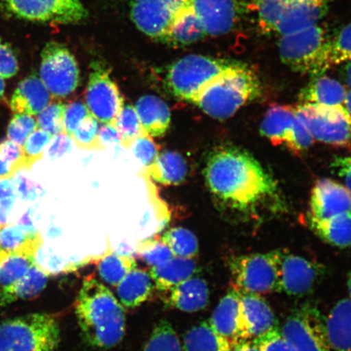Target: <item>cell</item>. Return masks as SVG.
Masks as SVG:
<instances>
[{
    "instance_id": "1",
    "label": "cell",
    "mask_w": 351,
    "mask_h": 351,
    "mask_svg": "<svg viewBox=\"0 0 351 351\" xmlns=\"http://www.w3.org/2000/svg\"><path fill=\"white\" fill-rule=\"evenodd\" d=\"M204 178L210 194L226 212L247 221L282 210L278 184L252 154L223 146L210 153Z\"/></svg>"
},
{
    "instance_id": "2",
    "label": "cell",
    "mask_w": 351,
    "mask_h": 351,
    "mask_svg": "<svg viewBox=\"0 0 351 351\" xmlns=\"http://www.w3.org/2000/svg\"><path fill=\"white\" fill-rule=\"evenodd\" d=\"M75 313L83 339L93 348H112L124 337V308L108 287L91 276L78 293Z\"/></svg>"
},
{
    "instance_id": "3",
    "label": "cell",
    "mask_w": 351,
    "mask_h": 351,
    "mask_svg": "<svg viewBox=\"0 0 351 351\" xmlns=\"http://www.w3.org/2000/svg\"><path fill=\"white\" fill-rule=\"evenodd\" d=\"M260 78L248 65L237 64L215 79L200 92L193 104L208 116L226 120L244 105L261 97Z\"/></svg>"
},
{
    "instance_id": "4",
    "label": "cell",
    "mask_w": 351,
    "mask_h": 351,
    "mask_svg": "<svg viewBox=\"0 0 351 351\" xmlns=\"http://www.w3.org/2000/svg\"><path fill=\"white\" fill-rule=\"evenodd\" d=\"M330 42L326 29L318 25L282 35L278 43L280 60L293 72L322 76L332 66Z\"/></svg>"
},
{
    "instance_id": "5",
    "label": "cell",
    "mask_w": 351,
    "mask_h": 351,
    "mask_svg": "<svg viewBox=\"0 0 351 351\" xmlns=\"http://www.w3.org/2000/svg\"><path fill=\"white\" fill-rule=\"evenodd\" d=\"M332 0H257L254 10L265 33L285 35L318 24Z\"/></svg>"
},
{
    "instance_id": "6",
    "label": "cell",
    "mask_w": 351,
    "mask_h": 351,
    "mask_svg": "<svg viewBox=\"0 0 351 351\" xmlns=\"http://www.w3.org/2000/svg\"><path fill=\"white\" fill-rule=\"evenodd\" d=\"M60 341V324L51 314L22 315L0 324V351H56Z\"/></svg>"
},
{
    "instance_id": "7",
    "label": "cell",
    "mask_w": 351,
    "mask_h": 351,
    "mask_svg": "<svg viewBox=\"0 0 351 351\" xmlns=\"http://www.w3.org/2000/svg\"><path fill=\"white\" fill-rule=\"evenodd\" d=\"M237 62L200 55L187 56L171 66L166 75V86L175 97L193 104L209 83Z\"/></svg>"
},
{
    "instance_id": "8",
    "label": "cell",
    "mask_w": 351,
    "mask_h": 351,
    "mask_svg": "<svg viewBox=\"0 0 351 351\" xmlns=\"http://www.w3.org/2000/svg\"><path fill=\"white\" fill-rule=\"evenodd\" d=\"M279 262L280 250L232 257L230 267L234 288L256 295L279 292Z\"/></svg>"
},
{
    "instance_id": "9",
    "label": "cell",
    "mask_w": 351,
    "mask_h": 351,
    "mask_svg": "<svg viewBox=\"0 0 351 351\" xmlns=\"http://www.w3.org/2000/svg\"><path fill=\"white\" fill-rule=\"evenodd\" d=\"M295 112L317 141L336 147L351 146V121L344 106L301 104Z\"/></svg>"
},
{
    "instance_id": "10",
    "label": "cell",
    "mask_w": 351,
    "mask_h": 351,
    "mask_svg": "<svg viewBox=\"0 0 351 351\" xmlns=\"http://www.w3.org/2000/svg\"><path fill=\"white\" fill-rule=\"evenodd\" d=\"M285 339L297 351H330L326 319L317 306L297 307L280 329Z\"/></svg>"
},
{
    "instance_id": "11",
    "label": "cell",
    "mask_w": 351,
    "mask_h": 351,
    "mask_svg": "<svg viewBox=\"0 0 351 351\" xmlns=\"http://www.w3.org/2000/svg\"><path fill=\"white\" fill-rule=\"evenodd\" d=\"M40 79L51 96L65 98L76 90L80 71L75 57L63 44L50 42L41 53Z\"/></svg>"
},
{
    "instance_id": "12",
    "label": "cell",
    "mask_w": 351,
    "mask_h": 351,
    "mask_svg": "<svg viewBox=\"0 0 351 351\" xmlns=\"http://www.w3.org/2000/svg\"><path fill=\"white\" fill-rule=\"evenodd\" d=\"M19 19L52 24H75L86 19L81 0H1Z\"/></svg>"
},
{
    "instance_id": "13",
    "label": "cell",
    "mask_w": 351,
    "mask_h": 351,
    "mask_svg": "<svg viewBox=\"0 0 351 351\" xmlns=\"http://www.w3.org/2000/svg\"><path fill=\"white\" fill-rule=\"evenodd\" d=\"M86 105L95 120L104 125H115L124 108L119 88L112 80L108 70L99 63L92 66L86 91Z\"/></svg>"
},
{
    "instance_id": "14",
    "label": "cell",
    "mask_w": 351,
    "mask_h": 351,
    "mask_svg": "<svg viewBox=\"0 0 351 351\" xmlns=\"http://www.w3.org/2000/svg\"><path fill=\"white\" fill-rule=\"evenodd\" d=\"M279 292L291 296H305L322 282L326 269L319 263L280 250Z\"/></svg>"
},
{
    "instance_id": "15",
    "label": "cell",
    "mask_w": 351,
    "mask_h": 351,
    "mask_svg": "<svg viewBox=\"0 0 351 351\" xmlns=\"http://www.w3.org/2000/svg\"><path fill=\"white\" fill-rule=\"evenodd\" d=\"M186 0H133L131 19L147 36L165 41Z\"/></svg>"
},
{
    "instance_id": "16",
    "label": "cell",
    "mask_w": 351,
    "mask_h": 351,
    "mask_svg": "<svg viewBox=\"0 0 351 351\" xmlns=\"http://www.w3.org/2000/svg\"><path fill=\"white\" fill-rule=\"evenodd\" d=\"M351 212V193L333 180L320 179L311 191L308 217L324 219Z\"/></svg>"
},
{
    "instance_id": "17",
    "label": "cell",
    "mask_w": 351,
    "mask_h": 351,
    "mask_svg": "<svg viewBox=\"0 0 351 351\" xmlns=\"http://www.w3.org/2000/svg\"><path fill=\"white\" fill-rule=\"evenodd\" d=\"M187 3L210 36L229 33L238 19L234 0H187Z\"/></svg>"
},
{
    "instance_id": "18",
    "label": "cell",
    "mask_w": 351,
    "mask_h": 351,
    "mask_svg": "<svg viewBox=\"0 0 351 351\" xmlns=\"http://www.w3.org/2000/svg\"><path fill=\"white\" fill-rule=\"evenodd\" d=\"M209 324L230 342L250 340L241 306V292L232 287L219 301Z\"/></svg>"
},
{
    "instance_id": "19",
    "label": "cell",
    "mask_w": 351,
    "mask_h": 351,
    "mask_svg": "<svg viewBox=\"0 0 351 351\" xmlns=\"http://www.w3.org/2000/svg\"><path fill=\"white\" fill-rule=\"evenodd\" d=\"M51 95L40 77L29 76L19 82L12 96L10 108L15 114L36 116L50 104Z\"/></svg>"
},
{
    "instance_id": "20",
    "label": "cell",
    "mask_w": 351,
    "mask_h": 351,
    "mask_svg": "<svg viewBox=\"0 0 351 351\" xmlns=\"http://www.w3.org/2000/svg\"><path fill=\"white\" fill-rule=\"evenodd\" d=\"M241 306L250 339L278 327L273 309L260 295L241 293Z\"/></svg>"
},
{
    "instance_id": "21",
    "label": "cell",
    "mask_w": 351,
    "mask_h": 351,
    "mask_svg": "<svg viewBox=\"0 0 351 351\" xmlns=\"http://www.w3.org/2000/svg\"><path fill=\"white\" fill-rule=\"evenodd\" d=\"M134 108L145 131L151 137H163L171 123L170 109L165 101L155 95H144Z\"/></svg>"
},
{
    "instance_id": "22",
    "label": "cell",
    "mask_w": 351,
    "mask_h": 351,
    "mask_svg": "<svg viewBox=\"0 0 351 351\" xmlns=\"http://www.w3.org/2000/svg\"><path fill=\"white\" fill-rule=\"evenodd\" d=\"M209 288L204 279L191 278L171 289L169 304L185 313H197L207 306Z\"/></svg>"
},
{
    "instance_id": "23",
    "label": "cell",
    "mask_w": 351,
    "mask_h": 351,
    "mask_svg": "<svg viewBox=\"0 0 351 351\" xmlns=\"http://www.w3.org/2000/svg\"><path fill=\"white\" fill-rule=\"evenodd\" d=\"M329 346L333 351H351V300L344 298L326 318Z\"/></svg>"
},
{
    "instance_id": "24",
    "label": "cell",
    "mask_w": 351,
    "mask_h": 351,
    "mask_svg": "<svg viewBox=\"0 0 351 351\" xmlns=\"http://www.w3.org/2000/svg\"><path fill=\"white\" fill-rule=\"evenodd\" d=\"M348 94L346 87L335 79L315 77L300 92L301 104L326 105V106H344Z\"/></svg>"
},
{
    "instance_id": "25",
    "label": "cell",
    "mask_w": 351,
    "mask_h": 351,
    "mask_svg": "<svg viewBox=\"0 0 351 351\" xmlns=\"http://www.w3.org/2000/svg\"><path fill=\"white\" fill-rule=\"evenodd\" d=\"M297 119L295 108L273 105L267 110L261 125V134L275 145H285Z\"/></svg>"
},
{
    "instance_id": "26",
    "label": "cell",
    "mask_w": 351,
    "mask_h": 351,
    "mask_svg": "<svg viewBox=\"0 0 351 351\" xmlns=\"http://www.w3.org/2000/svg\"><path fill=\"white\" fill-rule=\"evenodd\" d=\"M47 282L48 275L34 263L23 278L10 287L2 288L0 305L4 306L19 300H33L40 295Z\"/></svg>"
},
{
    "instance_id": "27",
    "label": "cell",
    "mask_w": 351,
    "mask_h": 351,
    "mask_svg": "<svg viewBox=\"0 0 351 351\" xmlns=\"http://www.w3.org/2000/svg\"><path fill=\"white\" fill-rule=\"evenodd\" d=\"M309 226L319 239L333 247L346 248L351 245V212L328 219L307 218Z\"/></svg>"
},
{
    "instance_id": "28",
    "label": "cell",
    "mask_w": 351,
    "mask_h": 351,
    "mask_svg": "<svg viewBox=\"0 0 351 351\" xmlns=\"http://www.w3.org/2000/svg\"><path fill=\"white\" fill-rule=\"evenodd\" d=\"M196 269V262L193 258L173 257L160 265L152 267L150 275L158 289L170 291L176 285L192 278Z\"/></svg>"
},
{
    "instance_id": "29",
    "label": "cell",
    "mask_w": 351,
    "mask_h": 351,
    "mask_svg": "<svg viewBox=\"0 0 351 351\" xmlns=\"http://www.w3.org/2000/svg\"><path fill=\"white\" fill-rule=\"evenodd\" d=\"M150 177L164 186H177L186 181L188 174L186 162L179 153L165 151L149 167Z\"/></svg>"
},
{
    "instance_id": "30",
    "label": "cell",
    "mask_w": 351,
    "mask_h": 351,
    "mask_svg": "<svg viewBox=\"0 0 351 351\" xmlns=\"http://www.w3.org/2000/svg\"><path fill=\"white\" fill-rule=\"evenodd\" d=\"M42 245L39 232L32 234L20 225L0 226V257L19 252L35 256Z\"/></svg>"
},
{
    "instance_id": "31",
    "label": "cell",
    "mask_w": 351,
    "mask_h": 351,
    "mask_svg": "<svg viewBox=\"0 0 351 351\" xmlns=\"http://www.w3.org/2000/svg\"><path fill=\"white\" fill-rule=\"evenodd\" d=\"M207 36L200 21L188 5L187 0L182 10L176 16L171 25L165 43L175 46H186Z\"/></svg>"
},
{
    "instance_id": "32",
    "label": "cell",
    "mask_w": 351,
    "mask_h": 351,
    "mask_svg": "<svg viewBox=\"0 0 351 351\" xmlns=\"http://www.w3.org/2000/svg\"><path fill=\"white\" fill-rule=\"evenodd\" d=\"M152 288L150 273L136 267L117 285V295L121 305L127 308H134L147 300Z\"/></svg>"
},
{
    "instance_id": "33",
    "label": "cell",
    "mask_w": 351,
    "mask_h": 351,
    "mask_svg": "<svg viewBox=\"0 0 351 351\" xmlns=\"http://www.w3.org/2000/svg\"><path fill=\"white\" fill-rule=\"evenodd\" d=\"M231 342L219 335L209 322L193 327L184 337L183 351H230Z\"/></svg>"
},
{
    "instance_id": "34",
    "label": "cell",
    "mask_w": 351,
    "mask_h": 351,
    "mask_svg": "<svg viewBox=\"0 0 351 351\" xmlns=\"http://www.w3.org/2000/svg\"><path fill=\"white\" fill-rule=\"evenodd\" d=\"M133 257L110 251L99 258L98 271L105 282L117 287L131 271L136 269Z\"/></svg>"
},
{
    "instance_id": "35",
    "label": "cell",
    "mask_w": 351,
    "mask_h": 351,
    "mask_svg": "<svg viewBox=\"0 0 351 351\" xmlns=\"http://www.w3.org/2000/svg\"><path fill=\"white\" fill-rule=\"evenodd\" d=\"M34 263V256L26 253H13L0 257V287H10L27 273Z\"/></svg>"
},
{
    "instance_id": "36",
    "label": "cell",
    "mask_w": 351,
    "mask_h": 351,
    "mask_svg": "<svg viewBox=\"0 0 351 351\" xmlns=\"http://www.w3.org/2000/svg\"><path fill=\"white\" fill-rule=\"evenodd\" d=\"M161 239L168 245L174 257L194 258L199 253L196 236L185 228H173L167 231Z\"/></svg>"
},
{
    "instance_id": "37",
    "label": "cell",
    "mask_w": 351,
    "mask_h": 351,
    "mask_svg": "<svg viewBox=\"0 0 351 351\" xmlns=\"http://www.w3.org/2000/svg\"><path fill=\"white\" fill-rule=\"evenodd\" d=\"M115 125L120 134L121 146L128 149L136 140L147 133L139 120L135 108L131 105H126L122 108Z\"/></svg>"
},
{
    "instance_id": "38",
    "label": "cell",
    "mask_w": 351,
    "mask_h": 351,
    "mask_svg": "<svg viewBox=\"0 0 351 351\" xmlns=\"http://www.w3.org/2000/svg\"><path fill=\"white\" fill-rule=\"evenodd\" d=\"M144 351H182L181 342L169 322L160 320L156 324Z\"/></svg>"
},
{
    "instance_id": "39",
    "label": "cell",
    "mask_w": 351,
    "mask_h": 351,
    "mask_svg": "<svg viewBox=\"0 0 351 351\" xmlns=\"http://www.w3.org/2000/svg\"><path fill=\"white\" fill-rule=\"evenodd\" d=\"M99 132L98 121L90 114L79 125L71 138L82 150L103 151L105 147L100 141Z\"/></svg>"
},
{
    "instance_id": "40",
    "label": "cell",
    "mask_w": 351,
    "mask_h": 351,
    "mask_svg": "<svg viewBox=\"0 0 351 351\" xmlns=\"http://www.w3.org/2000/svg\"><path fill=\"white\" fill-rule=\"evenodd\" d=\"M64 108L65 104L60 102L48 105L38 114V129L46 131L51 137L64 134Z\"/></svg>"
},
{
    "instance_id": "41",
    "label": "cell",
    "mask_w": 351,
    "mask_h": 351,
    "mask_svg": "<svg viewBox=\"0 0 351 351\" xmlns=\"http://www.w3.org/2000/svg\"><path fill=\"white\" fill-rule=\"evenodd\" d=\"M138 254L143 261L153 267L162 265L174 257L173 254L162 239H150L139 245Z\"/></svg>"
},
{
    "instance_id": "42",
    "label": "cell",
    "mask_w": 351,
    "mask_h": 351,
    "mask_svg": "<svg viewBox=\"0 0 351 351\" xmlns=\"http://www.w3.org/2000/svg\"><path fill=\"white\" fill-rule=\"evenodd\" d=\"M37 129V121L33 117L15 114L8 126V138L22 147L30 134Z\"/></svg>"
},
{
    "instance_id": "43",
    "label": "cell",
    "mask_w": 351,
    "mask_h": 351,
    "mask_svg": "<svg viewBox=\"0 0 351 351\" xmlns=\"http://www.w3.org/2000/svg\"><path fill=\"white\" fill-rule=\"evenodd\" d=\"M52 137L40 129H37L26 140L22 149H23L24 158L26 167L29 169L35 162L42 159L44 150L51 142Z\"/></svg>"
},
{
    "instance_id": "44",
    "label": "cell",
    "mask_w": 351,
    "mask_h": 351,
    "mask_svg": "<svg viewBox=\"0 0 351 351\" xmlns=\"http://www.w3.org/2000/svg\"><path fill=\"white\" fill-rule=\"evenodd\" d=\"M330 56L332 66L345 63L351 59V23L331 38Z\"/></svg>"
},
{
    "instance_id": "45",
    "label": "cell",
    "mask_w": 351,
    "mask_h": 351,
    "mask_svg": "<svg viewBox=\"0 0 351 351\" xmlns=\"http://www.w3.org/2000/svg\"><path fill=\"white\" fill-rule=\"evenodd\" d=\"M314 142L315 139L308 130L297 117L285 146L296 155H300L313 146Z\"/></svg>"
},
{
    "instance_id": "46",
    "label": "cell",
    "mask_w": 351,
    "mask_h": 351,
    "mask_svg": "<svg viewBox=\"0 0 351 351\" xmlns=\"http://www.w3.org/2000/svg\"><path fill=\"white\" fill-rule=\"evenodd\" d=\"M130 148L136 158L147 168L155 163L159 155L156 144L147 133L136 140Z\"/></svg>"
},
{
    "instance_id": "47",
    "label": "cell",
    "mask_w": 351,
    "mask_h": 351,
    "mask_svg": "<svg viewBox=\"0 0 351 351\" xmlns=\"http://www.w3.org/2000/svg\"><path fill=\"white\" fill-rule=\"evenodd\" d=\"M90 115L86 105L82 102L65 104L64 114V134L71 138L79 125Z\"/></svg>"
},
{
    "instance_id": "48",
    "label": "cell",
    "mask_w": 351,
    "mask_h": 351,
    "mask_svg": "<svg viewBox=\"0 0 351 351\" xmlns=\"http://www.w3.org/2000/svg\"><path fill=\"white\" fill-rule=\"evenodd\" d=\"M261 351H297L285 339L279 328L271 329L256 339H253Z\"/></svg>"
},
{
    "instance_id": "49",
    "label": "cell",
    "mask_w": 351,
    "mask_h": 351,
    "mask_svg": "<svg viewBox=\"0 0 351 351\" xmlns=\"http://www.w3.org/2000/svg\"><path fill=\"white\" fill-rule=\"evenodd\" d=\"M0 160L11 166L15 173L21 169H28L26 167L23 149L10 140L0 143Z\"/></svg>"
},
{
    "instance_id": "50",
    "label": "cell",
    "mask_w": 351,
    "mask_h": 351,
    "mask_svg": "<svg viewBox=\"0 0 351 351\" xmlns=\"http://www.w3.org/2000/svg\"><path fill=\"white\" fill-rule=\"evenodd\" d=\"M19 69V62L11 48L0 43V77L3 79L14 77Z\"/></svg>"
},
{
    "instance_id": "51",
    "label": "cell",
    "mask_w": 351,
    "mask_h": 351,
    "mask_svg": "<svg viewBox=\"0 0 351 351\" xmlns=\"http://www.w3.org/2000/svg\"><path fill=\"white\" fill-rule=\"evenodd\" d=\"M73 140L65 134L52 137L48 146L47 155L51 160L58 159L72 151Z\"/></svg>"
},
{
    "instance_id": "52",
    "label": "cell",
    "mask_w": 351,
    "mask_h": 351,
    "mask_svg": "<svg viewBox=\"0 0 351 351\" xmlns=\"http://www.w3.org/2000/svg\"><path fill=\"white\" fill-rule=\"evenodd\" d=\"M14 184L16 195L19 196L22 200H34L37 197L38 187L35 186L33 182L25 178L23 176H17L12 180Z\"/></svg>"
},
{
    "instance_id": "53",
    "label": "cell",
    "mask_w": 351,
    "mask_h": 351,
    "mask_svg": "<svg viewBox=\"0 0 351 351\" xmlns=\"http://www.w3.org/2000/svg\"><path fill=\"white\" fill-rule=\"evenodd\" d=\"M332 166L339 177L343 180L345 186L351 193V155L336 158Z\"/></svg>"
},
{
    "instance_id": "54",
    "label": "cell",
    "mask_w": 351,
    "mask_h": 351,
    "mask_svg": "<svg viewBox=\"0 0 351 351\" xmlns=\"http://www.w3.org/2000/svg\"><path fill=\"white\" fill-rule=\"evenodd\" d=\"M99 136L101 143L105 144H121V137L116 125H104L99 129Z\"/></svg>"
},
{
    "instance_id": "55",
    "label": "cell",
    "mask_w": 351,
    "mask_h": 351,
    "mask_svg": "<svg viewBox=\"0 0 351 351\" xmlns=\"http://www.w3.org/2000/svg\"><path fill=\"white\" fill-rule=\"evenodd\" d=\"M17 197L14 184L10 179H0V200L16 199Z\"/></svg>"
},
{
    "instance_id": "56",
    "label": "cell",
    "mask_w": 351,
    "mask_h": 351,
    "mask_svg": "<svg viewBox=\"0 0 351 351\" xmlns=\"http://www.w3.org/2000/svg\"><path fill=\"white\" fill-rule=\"evenodd\" d=\"M16 199H7L0 200V225H3L8 221Z\"/></svg>"
},
{
    "instance_id": "57",
    "label": "cell",
    "mask_w": 351,
    "mask_h": 351,
    "mask_svg": "<svg viewBox=\"0 0 351 351\" xmlns=\"http://www.w3.org/2000/svg\"><path fill=\"white\" fill-rule=\"evenodd\" d=\"M230 351H261V350L253 340H241L231 342Z\"/></svg>"
},
{
    "instance_id": "58",
    "label": "cell",
    "mask_w": 351,
    "mask_h": 351,
    "mask_svg": "<svg viewBox=\"0 0 351 351\" xmlns=\"http://www.w3.org/2000/svg\"><path fill=\"white\" fill-rule=\"evenodd\" d=\"M14 174L11 166L0 160V179H10Z\"/></svg>"
},
{
    "instance_id": "59",
    "label": "cell",
    "mask_w": 351,
    "mask_h": 351,
    "mask_svg": "<svg viewBox=\"0 0 351 351\" xmlns=\"http://www.w3.org/2000/svg\"><path fill=\"white\" fill-rule=\"evenodd\" d=\"M345 63L346 65L343 69V76L346 84L348 85L350 89L351 90V59L348 61H346Z\"/></svg>"
},
{
    "instance_id": "60",
    "label": "cell",
    "mask_w": 351,
    "mask_h": 351,
    "mask_svg": "<svg viewBox=\"0 0 351 351\" xmlns=\"http://www.w3.org/2000/svg\"><path fill=\"white\" fill-rule=\"evenodd\" d=\"M344 108L346 111L348 112L350 119L351 121V90L348 91V94H346V97L344 103Z\"/></svg>"
},
{
    "instance_id": "61",
    "label": "cell",
    "mask_w": 351,
    "mask_h": 351,
    "mask_svg": "<svg viewBox=\"0 0 351 351\" xmlns=\"http://www.w3.org/2000/svg\"><path fill=\"white\" fill-rule=\"evenodd\" d=\"M4 90H5V83H4L3 78L0 77V99L3 97Z\"/></svg>"
},
{
    "instance_id": "62",
    "label": "cell",
    "mask_w": 351,
    "mask_h": 351,
    "mask_svg": "<svg viewBox=\"0 0 351 351\" xmlns=\"http://www.w3.org/2000/svg\"><path fill=\"white\" fill-rule=\"evenodd\" d=\"M348 287L350 298L351 300V273L350 274V275L348 276Z\"/></svg>"
},
{
    "instance_id": "63",
    "label": "cell",
    "mask_w": 351,
    "mask_h": 351,
    "mask_svg": "<svg viewBox=\"0 0 351 351\" xmlns=\"http://www.w3.org/2000/svg\"><path fill=\"white\" fill-rule=\"evenodd\" d=\"M0 43H1V38H0Z\"/></svg>"
},
{
    "instance_id": "64",
    "label": "cell",
    "mask_w": 351,
    "mask_h": 351,
    "mask_svg": "<svg viewBox=\"0 0 351 351\" xmlns=\"http://www.w3.org/2000/svg\"><path fill=\"white\" fill-rule=\"evenodd\" d=\"M0 226H1V225H0Z\"/></svg>"
}]
</instances>
